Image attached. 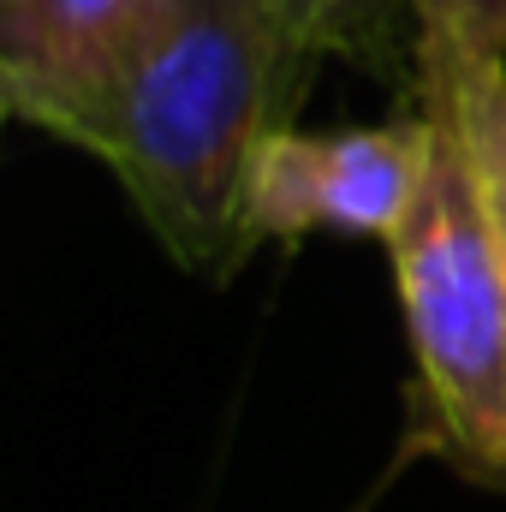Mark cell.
Returning a JSON list of instances; mask_svg holds the SVG:
<instances>
[{"mask_svg": "<svg viewBox=\"0 0 506 512\" xmlns=\"http://www.w3.org/2000/svg\"><path fill=\"white\" fill-rule=\"evenodd\" d=\"M417 90H441L465 126V149L495 221V245L506 268V66H477V72H441V78H417Z\"/></svg>", "mask_w": 506, "mask_h": 512, "instance_id": "6", "label": "cell"}, {"mask_svg": "<svg viewBox=\"0 0 506 512\" xmlns=\"http://www.w3.org/2000/svg\"><path fill=\"white\" fill-rule=\"evenodd\" d=\"M429 167V114L411 108L393 126L274 131L251 173V233L298 245L310 233L393 239L417 203Z\"/></svg>", "mask_w": 506, "mask_h": 512, "instance_id": "3", "label": "cell"}, {"mask_svg": "<svg viewBox=\"0 0 506 512\" xmlns=\"http://www.w3.org/2000/svg\"><path fill=\"white\" fill-rule=\"evenodd\" d=\"M417 6V78L506 66V0H411Z\"/></svg>", "mask_w": 506, "mask_h": 512, "instance_id": "7", "label": "cell"}, {"mask_svg": "<svg viewBox=\"0 0 506 512\" xmlns=\"http://www.w3.org/2000/svg\"><path fill=\"white\" fill-rule=\"evenodd\" d=\"M304 60H340L364 78L417 90V6L411 0H268Z\"/></svg>", "mask_w": 506, "mask_h": 512, "instance_id": "5", "label": "cell"}, {"mask_svg": "<svg viewBox=\"0 0 506 512\" xmlns=\"http://www.w3.org/2000/svg\"><path fill=\"white\" fill-rule=\"evenodd\" d=\"M167 0H0V96L6 114L84 143Z\"/></svg>", "mask_w": 506, "mask_h": 512, "instance_id": "4", "label": "cell"}, {"mask_svg": "<svg viewBox=\"0 0 506 512\" xmlns=\"http://www.w3.org/2000/svg\"><path fill=\"white\" fill-rule=\"evenodd\" d=\"M316 60L268 0H167L126 84L78 143L131 197L149 239L197 280H227L256 251L251 173L292 126Z\"/></svg>", "mask_w": 506, "mask_h": 512, "instance_id": "1", "label": "cell"}, {"mask_svg": "<svg viewBox=\"0 0 506 512\" xmlns=\"http://www.w3.org/2000/svg\"><path fill=\"white\" fill-rule=\"evenodd\" d=\"M417 108L429 114V167L411 215L387 239L405 304V340L441 453L477 483H506L501 245L453 102L441 90H417Z\"/></svg>", "mask_w": 506, "mask_h": 512, "instance_id": "2", "label": "cell"}]
</instances>
